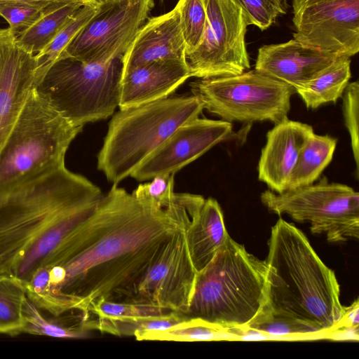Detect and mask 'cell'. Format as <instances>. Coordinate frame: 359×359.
I'll use <instances>...</instances> for the list:
<instances>
[{"instance_id":"obj_1","label":"cell","mask_w":359,"mask_h":359,"mask_svg":"<svg viewBox=\"0 0 359 359\" xmlns=\"http://www.w3.org/2000/svg\"><path fill=\"white\" fill-rule=\"evenodd\" d=\"M104 196L108 216L95 239L63 264L35 273L32 299L39 309L56 317L72 311L83 315L99 298L128 302L165 243L184 224L167 210L143 205L117 185Z\"/></svg>"},{"instance_id":"obj_2","label":"cell","mask_w":359,"mask_h":359,"mask_svg":"<svg viewBox=\"0 0 359 359\" xmlns=\"http://www.w3.org/2000/svg\"><path fill=\"white\" fill-rule=\"evenodd\" d=\"M102 196L65 163L0 187V277L25 285L39 270L61 264Z\"/></svg>"},{"instance_id":"obj_3","label":"cell","mask_w":359,"mask_h":359,"mask_svg":"<svg viewBox=\"0 0 359 359\" xmlns=\"http://www.w3.org/2000/svg\"><path fill=\"white\" fill-rule=\"evenodd\" d=\"M268 247L265 262L271 312L330 334L344 310L334 271L320 259L305 234L282 218L271 228Z\"/></svg>"},{"instance_id":"obj_4","label":"cell","mask_w":359,"mask_h":359,"mask_svg":"<svg viewBox=\"0 0 359 359\" xmlns=\"http://www.w3.org/2000/svg\"><path fill=\"white\" fill-rule=\"evenodd\" d=\"M271 312L265 260L229 236L212 260L197 273L185 316L247 328Z\"/></svg>"},{"instance_id":"obj_5","label":"cell","mask_w":359,"mask_h":359,"mask_svg":"<svg viewBox=\"0 0 359 359\" xmlns=\"http://www.w3.org/2000/svg\"><path fill=\"white\" fill-rule=\"evenodd\" d=\"M194 95L167 97L120 109L111 118L97 156V168L114 185L130 175L181 125L198 117Z\"/></svg>"},{"instance_id":"obj_6","label":"cell","mask_w":359,"mask_h":359,"mask_svg":"<svg viewBox=\"0 0 359 359\" xmlns=\"http://www.w3.org/2000/svg\"><path fill=\"white\" fill-rule=\"evenodd\" d=\"M123 74L122 59L88 63L60 56L35 82L34 90L69 121L83 126L114 114Z\"/></svg>"},{"instance_id":"obj_7","label":"cell","mask_w":359,"mask_h":359,"mask_svg":"<svg viewBox=\"0 0 359 359\" xmlns=\"http://www.w3.org/2000/svg\"><path fill=\"white\" fill-rule=\"evenodd\" d=\"M32 90L0 151V187L50 166L65 154L82 130Z\"/></svg>"},{"instance_id":"obj_8","label":"cell","mask_w":359,"mask_h":359,"mask_svg":"<svg viewBox=\"0 0 359 359\" xmlns=\"http://www.w3.org/2000/svg\"><path fill=\"white\" fill-rule=\"evenodd\" d=\"M193 95L210 113L232 122L269 121L287 118L290 86L255 69L222 77L198 79L190 83Z\"/></svg>"},{"instance_id":"obj_9","label":"cell","mask_w":359,"mask_h":359,"mask_svg":"<svg viewBox=\"0 0 359 359\" xmlns=\"http://www.w3.org/2000/svg\"><path fill=\"white\" fill-rule=\"evenodd\" d=\"M260 199L272 212L309 222L311 231L325 234L329 242L358 238L359 194L349 186L323 177L318 183L282 193L266 190Z\"/></svg>"},{"instance_id":"obj_10","label":"cell","mask_w":359,"mask_h":359,"mask_svg":"<svg viewBox=\"0 0 359 359\" xmlns=\"http://www.w3.org/2000/svg\"><path fill=\"white\" fill-rule=\"evenodd\" d=\"M207 20L198 47L186 55L190 76H234L250 69L245 36L248 25L233 0H203Z\"/></svg>"},{"instance_id":"obj_11","label":"cell","mask_w":359,"mask_h":359,"mask_svg":"<svg viewBox=\"0 0 359 359\" xmlns=\"http://www.w3.org/2000/svg\"><path fill=\"white\" fill-rule=\"evenodd\" d=\"M154 5V0H102L60 57L88 63L122 59Z\"/></svg>"},{"instance_id":"obj_12","label":"cell","mask_w":359,"mask_h":359,"mask_svg":"<svg viewBox=\"0 0 359 359\" xmlns=\"http://www.w3.org/2000/svg\"><path fill=\"white\" fill-rule=\"evenodd\" d=\"M294 39L337 56L359 50V0H292Z\"/></svg>"},{"instance_id":"obj_13","label":"cell","mask_w":359,"mask_h":359,"mask_svg":"<svg viewBox=\"0 0 359 359\" xmlns=\"http://www.w3.org/2000/svg\"><path fill=\"white\" fill-rule=\"evenodd\" d=\"M188 222L186 221L165 243L127 302L151 304L186 313L197 276L184 234Z\"/></svg>"},{"instance_id":"obj_14","label":"cell","mask_w":359,"mask_h":359,"mask_svg":"<svg viewBox=\"0 0 359 359\" xmlns=\"http://www.w3.org/2000/svg\"><path fill=\"white\" fill-rule=\"evenodd\" d=\"M232 131V124L224 120L198 117L178 127L131 175L145 181L171 175L195 161Z\"/></svg>"},{"instance_id":"obj_15","label":"cell","mask_w":359,"mask_h":359,"mask_svg":"<svg viewBox=\"0 0 359 359\" xmlns=\"http://www.w3.org/2000/svg\"><path fill=\"white\" fill-rule=\"evenodd\" d=\"M35 55L21 48L9 28L0 29V151L34 88Z\"/></svg>"},{"instance_id":"obj_16","label":"cell","mask_w":359,"mask_h":359,"mask_svg":"<svg viewBox=\"0 0 359 359\" xmlns=\"http://www.w3.org/2000/svg\"><path fill=\"white\" fill-rule=\"evenodd\" d=\"M313 133L311 126L288 118L276 123L268 131L262 149L257 168L259 180L273 192L286 191L297 157Z\"/></svg>"},{"instance_id":"obj_17","label":"cell","mask_w":359,"mask_h":359,"mask_svg":"<svg viewBox=\"0 0 359 359\" xmlns=\"http://www.w3.org/2000/svg\"><path fill=\"white\" fill-rule=\"evenodd\" d=\"M295 39L258 50L255 69L280 81L294 90L313 78L337 57Z\"/></svg>"},{"instance_id":"obj_18","label":"cell","mask_w":359,"mask_h":359,"mask_svg":"<svg viewBox=\"0 0 359 359\" xmlns=\"http://www.w3.org/2000/svg\"><path fill=\"white\" fill-rule=\"evenodd\" d=\"M161 60L186 61L177 4L168 13L149 18L140 28L122 58L123 73Z\"/></svg>"},{"instance_id":"obj_19","label":"cell","mask_w":359,"mask_h":359,"mask_svg":"<svg viewBox=\"0 0 359 359\" xmlns=\"http://www.w3.org/2000/svg\"><path fill=\"white\" fill-rule=\"evenodd\" d=\"M189 77L184 60H161L138 66L123 74L118 107L165 98Z\"/></svg>"},{"instance_id":"obj_20","label":"cell","mask_w":359,"mask_h":359,"mask_svg":"<svg viewBox=\"0 0 359 359\" xmlns=\"http://www.w3.org/2000/svg\"><path fill=\"white\" fill-rule=\"evenodd\" d=\"M189 253L197 273L215 257L229 236L217 201L205 199L200 210L185 226Z\"/></svg>"},{"instance_id":"obj_21","label":"cell","mask_w":359,"mask_h":359,"mask_svg":"<svg viewBox=\"0 0 359 359\" xmlns=\"http://www.w3.org/2000/svg\"><path fill=\"white\" fill-rule=\"evenodd\" d=\"M82 6L78 1L52 0L43 8L38 19L15 37L17 43L30 53H40Z\"/></svg>"},{"instance_id":"obj_22","label":"cell","mask_w":359,"mask_h":359,"mask_svg":"<svg viewBox=\"0 0 359 359\" xmlns=\"http://www.w3.org/2000/svg\"><path fill=\"white\" fill-rule=\"evenodd\" d=\"M351 77V59L346 56L337 57L313 78L295 89L306 107L317 109L329 103H335L341 97Z\"/></svg>"},{"instance_id":"obj_23","label":"cell","mask_w":359,"mask_h":359,"mask_svg":"<svg viewBox=\"0 0 359 359\" xmlns=\"http://www.w3.org/2000/svg\"><path fill=\"white\" fill-rule=\"evenodd\" d=\"M337 139L313 133L302 149L288 181L287 189L311 184L331 162Z\"/></svg>"},{"instance_id":"obj_24","label":"cell","mask_w":359,"mask_h":359,"mask_svg":"<svg viewBox=\"0 0 359 359\" xmlns=\"http://www.w3.org/2000/svg\"><path fill=\"white\" fill-rule=\"evenodd\" d=\"M137 340L201 341L241 340L235 327H226L199 318H188L162 331L147 332Z\"/></svg>"},{"instance_id":"obj_25","label":"cell","mask_w":359,"mask_h":359,"mask_svg":"<svg viewBox=\"0 0 359 359\" xmlns=\"http://www.w3.org/2000/svg\"><path fill=\"white\" fill-rule=\"evenodd\" d=\"M27 297L24 285L10 277H0V334L23 332V305Z\"/></svg>"},{"instance_id":"obj_26","label":"cell","mask_w":359,"mask_h":359,"mask_svg":"<svg viewBox=\"0 0 359 359\" xmlns=\"http://www.w3.org/2000/svg\"><path fill=\"white\" fill-rule=\"evenodd\" d=\"M97 6H82L60 30L50 43L34 55L37 62L35 82L60 57L66 47L95 13Z\"/></svg>"},{"instance_id":"obj_27","label":"cell","mask_w":359,"mask_h":359,"mask_svg":"<svg viewBox=\"0 0 359 359\" xmlns=\"http://www.w3.org/2000/svg\"><path fill=\"white\" fill-rule=\"evenodd\" d=\"M25 325L23 332L57 338L81 339L89 336L83 321L68 326L54 320L45 318L40 309L27 297L23 305Z\"/></svg>"},{"instance_id":"obj_28","label":"cell","mask_w":359,"mask_h":359,"mask_svg":"<svg viewBox=\"0 0 359 359\" xmlns=\"http://www.w3.org/2000/svg\"><path fill=\"white\" fill-rule=\"evenodd\" d=\"M180 27L186 55L200 45L205 29L207 15L203 0H179Z\"/></svg>"},{"instance_id":"obj_29","label":"cell","mask_w":359,"mask_h":359,"mask_svg":"<svg viewBox=\"0 0 359 359\" xmlns=\"http://www.w3.org/2000/svg\"><path fill=\"white\" fill-rule=\"evenodd\" d=\"M273 337H321L324 334L318 329L294 318L269 313L248 327Z\"/></svg>"},{"instance_id":"obj_30","label":"cell","mask_w":359,"mask_h":359,"mask_svg":"<svg viewBox=\"0 0 359 359\" xmlns=\"http://www.w3.org/2000/svg\"><path fill=\"white\" fill-rule=\"evenodd\" d=\"M241 8L248 25H253L264 31L280 14L287 12V0H233Z\"/></svg>"},{"instance_id":"obj_31","label":"cell","mask_w":359,"mask_h":359,"mask_svg":"<svg viewBox=\"0 0 359 359\" xmlns=\"http://www.w3.org/2000/svg\"><path fill=\"white\" fill-rule=\"evenodd\" d=\"M140 184L132 195L143 205L156 210L166 208L174 195V174L158 175Z\"/></svg>"},{"instance_id":"obj_32","label":"cell","mask_w":359,"mask_h":359,"mask_svg":"<svg viewBox=\"0 0 359 359\" xmlns=\"http://www.w3.org/2000/svg\"><path fill=\"white\" fill-rule=\"evenodd\" d=\"M342 112L346 128L349 133L356 172L359 167V83H349L342 96Z\"/></svg>"},{"instance_id":"obj_33","label":"cell","mask_w":359,"mask_h":359,"mask_svg":"<svg viewBox=\"0 0 359 359\" xmlns=\"http://www.w3.org/2000/svg\"><path fill=\"white\" fill-rule=\"evenodd\" d=\"M44 7L25 3L0 1V15L8 22V28L17 37L38 19Z\"/></svg>"},{"instance_id":"obj_34","label":"cell","mask_w":359,"mask_h":359,"mask_svg":"<svg viewBox=\"0 0 359 359\" xmlns=\"http://www.w3.org/2000/svg\"><path fill=\"white\" fill-rule=\"evenodd\" d=\"M358 299H356L351 306L348 307L344 306L342 316L334 327L331 334L339 330H358Z\"/></svg>"},{"instance_id":"obj_35","label":"cell","mask_w":359,"mask_h":359,"mask_svg":"<svg viewBox=\"0 0 359 359\" xmlns=\"http://www.w3.org/2000/svg\"><path fill=\"white\" fill-rule=\"evenodd\" d=\"M0 1L20 2V3H25V4L46 6L52 0H0Z\"/></svg>"},{"instance_id":"obj_36","label":"cell","mask_w":359,"mask_h":359,"mask_svg":"<svg viewBox=\"0 0 359 359\" xmlns=\"http://www.w3.org/2000/svg\"><path fill=\"white\" fill-rule=\"evenodd\" d=\"M74 1L81 3L83 5L97 6L102 0H65Z\"/></svg>"}]
</instances>
